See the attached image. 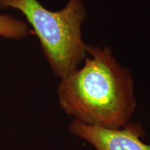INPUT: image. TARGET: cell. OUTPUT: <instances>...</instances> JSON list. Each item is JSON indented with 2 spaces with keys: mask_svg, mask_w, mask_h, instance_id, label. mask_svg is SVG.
Instances as JSON below:
<instances>
[{
  "mask_svg": "<svg viewBox=\"0 0 150 150\" xmlns=\"http://www.w3.org/2000/svg\"><path fill=\"white\" fill-rule=\"evenodd\" d=\"M85 63L61 79L60 106L67 115L91 126L117 129L130 122L137 102L131 73L109 47L87 45Z\"/></svg>",
  "mask_w": 150,
  "mask_h": 150,
  "instance_id": "obj_1",
  "label": "cell"
},
{
  "mask_svg": "<svg viewBox=\"0 0 150 150\" xmlns=\"http://www.w3.org/2000/svg\"><path fill=\"white\" fill-rule=\"evenodd\" d=\"M7 8L20 11L31 24L56 76L77 70L87 56L81 36L86 9L81 0H69L58 11L48 10L38 0H0V8Z\"/></svg>",
  "mask_w": 150,
  "mask_h": 150,
  "instance_id": "obj_2",
  "label": "cell"
},
{
  "mask_svg": "<svg viewBox=\"0 0 150 150\" xmlns=\"http://www.w3.org/2000/svg\"><path fill=\"white\" fill-rule=\"evenodd\" d=\"M69 131L86 140L96 150H150L142 138L145 131L140 122H129L117 129L91 126L73 119Z\"/></svg>",
  "mask_w": 150,
  "mask_h": 150,
  "instance_id": "obj_3",
  "label": "cell"
},
{
  "mask_svg": "<svg viewBox=\"0 0 150 150\" xmlns=\"http://www.w3.org/2000/svg\"><path fill=\"white\" fill-rule=\"evenodd\" d=\"M29 35L25 22L8 14H0V37L11 40H22Z\"/></svg>",
  "mask_w": 150,
  "mask_h": 150,
  "instance_id": "obj_4",
  "label": "cell"
}]
</instances>
